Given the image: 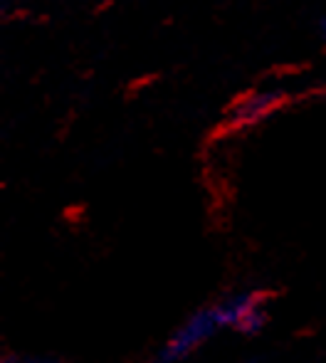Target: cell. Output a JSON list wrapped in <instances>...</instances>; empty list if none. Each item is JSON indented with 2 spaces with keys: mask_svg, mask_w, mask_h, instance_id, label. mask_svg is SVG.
Returning <instances> with one entry per match:
<instances>
[{
  "mask_svg": "<svg viewBox=\"0 0 326 363\" xmlns=\"http://www.w3.org/2000/svg\"><path fill=\"white\" fill-rule=\"evenodd\" d=\"M262 306H267V294L257 289L232 291L218 299L215 304L201 306L191 316H186L183 324L163 341L151 363H183L210 339H215L220 331L232 329L240 334L244 321Z\"/></svg>",
  "mask_w": 326,
  "mask_h": 363,
  "instance_id": "cell-1",
  "label": "cell"
},
{
  "mask_svg": "<svg viewBox=\"0 0 326 363\" xmlns=\"http://www.w3.org/2000/svg\"><path fill=\"white\" fill-rule=\"evenodd\" d=\"M279 104H282L279 91H252L232 104V121L235 124H254V121L272 114Z\"/></svg>",
  "mask_w": 326,
  "mask_h": 363,
  "instance_id": "cell-2",
  "label": "cell"
},
{
  "mask_svg": "<svg viewBox=\"0 0 326 363\" xmlns=\"http://www.w3.org/2000/svg\"><path fill=\"white\" fill-rule=\"evenodd\" d=\"M0 363H62L50 356H28V354H5Z\"/></svg>",
  "mask_w": 326,
  "mask_h": 363,
  "instance_id": "cell-3",
  "label": "cell"
},
{
  "mask_svg": "<svg viewBox=\"0 0 326 363\" xmlns=\"http://www.w3.org/2000/svg\"><path fill=\"white\" fill-rule=\"evenodd\" d=\"M240 363H262V359H259V356H254V359H244Z\"/></svg>",
  "mask_w": 326,
  "mask_h": 363,
  "instance_id": "cell-4",
  "label": "cell"
},
{
  "mask_svg": "<svg viewBox=\"0 0 326 363\" xmlns=\"http://www.w3.org/2000/svg\"><path fill=\"white\" fill-rule=\"evenodd\" d=\"M319 30H322V38L326 40V18L322 20V25H319Z\"/></svg>",
  "mask_w": 326,
  "mask_h": 363,
  "instance_id": "cell-5",
  "label": "cell"
},
{
  "mask_svg": "<svg viewBox=\"0 0 326 363\" xmlns=\"http://www.w3.org/2000/svg\"><path fill=\"white\" fill-rule=\"evenodd\" d=\"M3 3H8V0H3Z\"/></svg>",
  "mask_w": 326,
  "mask_h": 363,
  "instance_id": "cell-6",
  "label": "cell"
}]
</instances>
